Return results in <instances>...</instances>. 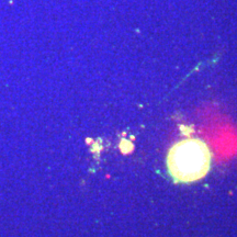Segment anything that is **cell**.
Returning a JSON list of instances; mask_svg holds the SVG:
<instances>
[{"label": "cell", "instance_id": "1", "mask_svg": "<svg viewBox=\"0 0 237 237\" xmlns=\"http://www.w3.org/2000/svg\"><path fill=\"white\" fill-rule=\"evenodd\" d=\"M211 166V152L199 138L180 141L169 149L167 168L176 182L189 183L200 180Z\"/></svg>", "mask_w": 237, "mask_h": 237}]
</instances>
